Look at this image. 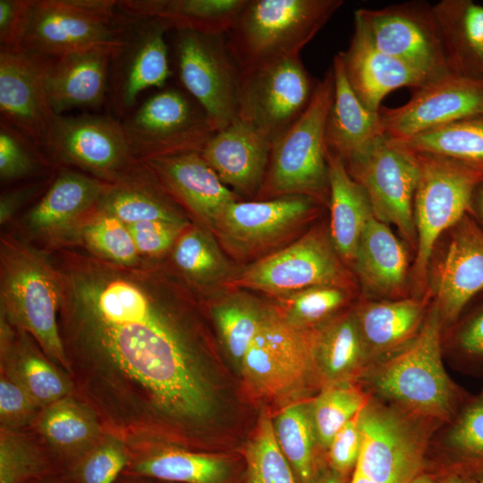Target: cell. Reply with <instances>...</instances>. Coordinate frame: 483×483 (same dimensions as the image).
Returning a JSON list of instances; mask_svg holds the SVG:
<instances>
[{
  "instance_id": "1",
  "label": "cell",
  "mask_w": 483,
  "mask_h": 483,
  "mask_svg": "<svg viewBox=\"0 0 483 483\" xmlns=\"http://www.w3.org/2000/svg\"><path fill=\"white\" fill-rule=\"evenodd\" d=\"M56 268L63 343L104 390L130 404L140 422L142 411L183 423L211 414L185 300L163 273L77 252H65Z\"/></svg>"
},
{
  "instance_id": "2",
  "label": "cell",
  "mask_w": 483,
  "mask_h": 483,
  "mask_svg": "<svg viewBox=\"0 0 483 483\" xmlns=\"http://www.w3.org/2000/svg\"><path fill=\"white\" fill-rule=\"evenodd\" d=\"M442 323L434 303L411 341L373 360L362 374L380 397L427 421L451 420L464 396L443 364Z\"/></svg>"
},
{
  "instance_id": "3",
  "label": "cell",
  "mask_w": 483,
  "mask_h": 483,
  "mask_svg": "<svg viewBox=\"0 0 483 483\" xmlns=\"http://www.w3.org/2000/svg\"><path fill=\"white\" fill-rule=\"evenodd\" d=\"M0 297L2 315L30 334L48 357L69 369L58 324V270L41 252L9 235L1 238Z\"/></svg>"
},
{
  "instance_id": "4",
  "label": "cell",
  "mask_w": 483,
  "mask_h": 483,
  "mask_svg": "<svg viewBox=\"0 0 483 483\" xmlns=\"http://www.w3.org/2000/svg\"><path fill=\"white\" fill-rule=\"evenodd\" d=\"M343 4V0H248L227 33L228 50L240 69L300 55Z\"/></svg>"
},
{
  "instance_id": "5",
  "label": "cell",
  "mask_w": 483,
  "mask_h": 483,
  "mask_svg": "<svg viewBox=\"0 0 483 483\" xmlns=\"http://www.w3.org/2000/svg\"><path fill=\"white\" fill-rule=\"evenodd\" d=\"M318 327H298L267 309L240 367L249 389L258 397L285 401L323 386L316 359Z\"/></svg>"
},
{
  "instance_id": "6",
  "label": "cell",
  "mask_w": 483,
  "mask_h": 483,
  "mask_svg": "<svg viewBox=\"0 0 483 483\" xmlns=\"http://www.w3.org/2000/svg\"><path fill=\"white\" fill-rule=\"evenodd\" d=\"M335 89L330 67L318 82L301 117L272 144L267 174L258 196L306 195L329 199L325 127Z\"/></svg>"
},
{
  "instance_id": "7",
  "label": "cell",
  "mask_w": 483,
  "mask_h": 483,
  "mask_svg": "<svg viewBox=\"0 0 483 483\" xmlns=\"http://www.w3.org/2000/svg\"><path fill=\"white\" fill-rule=\"evenodd\" d=\"M411 154L419 166L413 206L417 246L411 276L421 296L435 244L444 232L472 210L474 191L483 182V171L436 156Z\"/></svg>"
},
{
  "instance_id": "8",
  "label": "cell",
  "mask_w": 483,
  "mask_h": 483,
  "mask_svg": "<svg viewBox=\"0 0 483 483\" xmlns=\"http://www.w3.org/2000/svg\"><path fill=\"white\" fill-rule=\"evenodd\" d=\"M318 82L300 55L240 69L237 119L273 144L307 109Z\"/></svg>"
},
{
  "instance_id": "9",
  "label": "cell",
  "mask_w": 483,
  "mask_h": 483,
  "mask_svg": "<svg viewBox=\"0 0 483 483\" xmlns=\"http://www.w3.org/2000/svg\"><path fill=\"white\" fill-rule=\"evenodd\" d=\"M420 420L369 400L359 415L361 448L355 469L377 483H410L426 471L427 436Z\"/></svg>"
},
{
  "instance_id": "10",
  "label": "cell",
  "mask_w": 483,
  "mask_h": 483,
  "mask_svg": "<svg viewBox=\"0 0 483 483\" xmlns=\"http://www.w3.org/2000/svg\"><path fill=\"white\" fill-rule=\"evenodd\" d=\"M231 284L280 297L315 286H353L329 233L319 228L247 267Z\"/></svg>"
},
{
  "instance_id": "11",
  "label": "cell",
  "mask_w": 483,
  "mask_h": 483,
  "mask_svg": "<svg viewBox=\"0 0 483 483\" xmlns=\"http://www.w3.org/2000/svg\"><path fill=\"white\" fill-rule=\"evenodd\" d=\"M175 55L182 84L216 131L237 120L240 68L225 35L176 30Z\"/></svg>"
},
{
  "instance_id": "12",
  "label": "cell",
  "mask_w": 483,
  "mask_h": 483,
  "mask_svg": "<svg viewBox=\"0 0 483 483\" xmlns=\"http://www.w3.org/2000/svg\"><path fill=\"white\" fill-rule=\"evenodd\" d=\"M359 23L379 51L410 65L430 82L450 74L432 5L422 1L358 9Z\"/></svg>"
},
{
  "instance_id": "13",
  "label": "cell",
  "mask_w": 483,
  "mask_h": 483,
  "mask_svg": "<svg viewBox=\"0 0 483 483\" xmlns=\"http://www.w3.org/2000/svg\"><path fill=\"white\" fill-rule=\"evenodd\" d=\"M122 123L134 157L141 162L200 153L216 132L201 108L172 89L150 97Z\"/></svg>"
},
{
  "instance_id": "14",
  "label": "cell",
  "mask_w": 483,
  "mask_h": 483,
  "mask_svg": "<svg viewBox=\"0 0 483 483\" xmlns=\"http://www.w3.org/2000/svg\"><path fill=\"white\" fill-rule=\"evenodd\" d=\"M49 157L85 169L109 184L131 177L144 166L134 157L123 123L109 115H60Z\"/></svg>"
},
{
  "instance_id": "15",
  "label": "cell",
  "mask_w": 483,
  "mask_h": 483,
  "mask_svg": "<svg viewBox=\"0 0 483 483\" xmlns=\"http://www.w3.org/2000/svg\"><path fill=\"white\" fill-rule=\"evenodd\" d=\"M51 60L19 48H0L1 123L48 157L60 116L51 106L46 86Z\"/></svg>"
},
{
  "instance_id": "16",
  "label": "cell",
  "mask_w": 483,
  "mask_h": 483,
  "mask_svg": "<svg viewBox=\"0 0 483 483\" xmlns=\"http://www.w3.org/2000/svg\"><path fill=\"white\" fill-rule=\"evenodd\" d=\"M346 169L365 189L374 217L394 225L416 249L413 206L419 166L415 157L383 136L361 160Z\"/></svg>"
},
{
  "instance_id": "17",
  "label": "cell",
  "mask_w": 483,
  "mask_h": 483,
  "mask_svg": "<svg viewBox=\"0 0 483 483\" xmlns=\"http://www.w3.org/2000/svg\"><path fill=\"white\" fill-rule=\"evenodd\" d=\"M130 17L109 21L84 11L76 0H34L19 49L55 59L95 47H120Z\"/></svg>"
},
{
  "instance_id": "18",
  "label": "cell",
  "mask_w": 483,
  "mask_h": 483,
  "mask_svg": "<svg viewBox=\"0 0 483 483\" xmlns=\"http://www.w3.org/2000/svg\"><path fill=\"white\" fill-rule=\"evenodd\" d=\"M483 114V77L450 73L414 89L404 105L380 107L384 135L392 140Z\"/></svg>"
},
{
  "instance_id": "19",
  "label": "cell",
  "mask_w": 483,
  "mask_h": 483,
  "mask_svg": "<svg viewBox=\"0 0 483 483\" xmlns=\"http://www.w3.org/2000/svg\"><path fill=\"white\" fill-rule=\"evenodd\" d=\"M169 29L159 19L131 17L110 68L107 99L117 115L127 114L143 90L165 85L170 75L165 39Z\"/></svg>"
},
{
  "instance_id": "20",
  "label": "cell",
  "mask_w": 483,
  "mask_h": 483,
  "mask_svg": "<svg viewBox=\"0 0 483 483\" xmlns=\"http://www.w3.org/2000/svg\"><path fill=\"white\" fill-rule=\"evenodd\" d=\"M318 202L306 195L235 200L225 209L215 233L232 251L250 253L290 233L316 212Z\"/></svg>"
},
{
  "instance_id": "21",
  "label": "cell",
  "mask_w": 483,
  "mask_h": 483,
  "mask_svg": "<svg viewBox=\"0 0 483 483\" xmlns=\"http://www.w3.org/2000/svg\"><path fill=\"white\" fill-rule=\"evenodd\" d=\"M143 163L170 196L214 232L225 209L239 200L199 152L158 157Z\"/></svg>"
},
{
  "instance_id": "22",
  "label": "cell",
  "mask_w": 483,
  "mask_h": 483,
  "mask_svg": "<svg viewBox=\"0 0 483 483\" xmlns=\"http://www.w3.org/2000/svg\"><path fill=\"white\" fill-rule=\"evenodd\" d=\"M433 278L435 303L447 323L454 322L483 290V231L469 214L451 228L447 249Z\"/></svg>"
},
{
  "instance_id": "23",
  "label": "cell",
  "mask_w": 483,
  "mask_h": 483,
  "mask_svg": "<svg viewBox=\"0 0 483 483\" xmlns=\"http://www.w3.org/2000/svg\"><path fill=\"white\" fill-rule=\"evenodd\" d=\"M272 144L237 119L216 131L200 152L222 182L237 196H258L268 166Z\"/></svg>"
},
{
  "instance_id": "24",
  "label": "cell",
  "mask_w": 483,
  "mask_h": 483,
  "mask_svg": "<svg viewBox=\"0 0 483 483\" xmlns=\"http://www.w3.org/2000/svg\"><path fill=\"white\" fill-rule=\"evenodd\" d=\"M120 47L80 50L50 61L46 86L55 114L74 108L95 109L106 102L111 62Z\"/></svg>"
},
{
  "instance_id": "25",
  "label": "cell",
  "mask_w": 483,
  "mask_h": 483,
  "mask_svg": "<svg viewBox=\"0 0 483 483\" xmlns=\"http://www.w3.org/2000/svg\"><path fill=\"white\" fill-rule=\"evenodd\" d=\"M340 55L352 91L372 112H378L383 98L398 88L414 90L430 83L410 65L376 48L356 21L350 46Z\"/></svg>"
},
{
  "instance_id": "26",
  "label": "cell",
  "mask_w": 483,
  "mask_h": 483,
  "mask_svg": "<svg viewBox=\"0 0 483 483\" xmlns=\"http://www.w3.org/2000/svg\"><path fill=\"white\" fill-rule=\"evenodd\" d=\"M334 96L325 127L326 151L346 168L361 160L384 135L378 112L367 109L352 91L340 53L334 56Z\"/></svg>"
},
{
  "instance_id": "27",
  "label": "cell",
  "mask_w": 483,
  "mask_h": 483,
  "mask_svg": "<svg viewBox=\"0 0 483 483\" xmlns=\"http://www.w3.org/2000/svg\"><path fill=\"white\" fill-rule=\"evenodd\" d=\"M364 292L375 298H407L409 255L389 225L374 216L360 239L353 260Z\"/></svg>"
},
{
  "instance_id": "28",
  "label": "cell",
  "mask_w": 483,
  "mask_h": 483,
  "mask_svg": "<svg viewBox=\"0 0 483 483\" xmlns=\"http://www.w3.org/2000/svg\"><path fill=\"white\" fill-rule=\"evenodd\" d=\"M432 8L449 72L483 77V6L442 0Z\"/></svg>"
},
{
  "instance_id": "29",
  "label": "cell",
  "mask_w": 483,
  "mask_h": 483,
  "mask_svg": "<svg viewBox=\"0 0 483 483\" xmlns=\"http://www.w3.org/2000/svg\"><path fill=\"white\" fill-rule=\"evenodd\" d=\"M248 0H126L118 1L123 14L135 19H159L170 29L207 34H227Z\"/></svg>"
},
{
  "instance_id": "30",
  "label": "cell",
  "mask_w": 483,
  "mask_h": 483,
  "mask_svg": "<svg viewBox=\"0 0 483 483\" xmlns=\"http://www.w3.org/2000/svg\"><path fill=\"white\" fill-rule=\"evenodd\" d=\"M425 299L369 301L354 314L371 361L386 355L411 341L427 316Z\"/></svg>"
},
{
  "instance_id": "31",
  "label": "cell",
  "mask_w": 483,
  "mask_h": 483,
  "mask_svg": "<svg viewBox=\"0 0 483 483\" xmlns=\"http://www.w3.org/2000/svg\"><path fill=\"white\" fill-rule=\"evenodd\" d=\"M329 236L345 263H353L358 244L368 222L374 216L363 186L347 171L341 158L328 151Z\"/></svg>"
},
{
  "instance_id": "32",
  "label": "cell",
  "mask_w": 483,
  "mask_h": 483,
  "mask_svg": "<svg viewBox=\"0 0 483 483\" xmlns=\"http://www.w3.org/2000/svg\"><path fill=\"white\" fill-rule=\"evenodd\" d=\"M109 185L76 172L60 174L28 213V227L38 233L60 232L97 205Z\"/></svg>"
},
{
  "instance_id": "33",
  "label": "cell",
  "mask_w": 483,
  "mask_h": 483,
  "mask_svg": "<svg viewBox=\"0 0 483 483\" xmlns=\"http://www.w3.org/2000/svg\"><path fill=\"white\" fill-rule=\"evenodd\" d=\"M316 359L323 386L363 374L370 359L354 311L318 327Z\"/></svg>"
},
{
  "instance_id": "34",
  "label": "cell",
  "mask_w": 483,
  "mask_h": 483,
  "mask_svg": "<svg viewBox=\"0 0 483 483\" xmlns=\"http://www.w3.org/2000/svg\"><path fill=\"white\" fill-rule=\"evenodd\" d=\"M389 140L411 153L436 156L483 171V114Z\"/></svg>"
},
{
  "instance_id": "35",
  "label": "cell",
  "mask_w": 483,
  "mask_h": 483,
  "mask_svg": "<svg viewBox=\"0 0 483 483\" xmlns=\"http://www.w3.org/2000/svg\"><path fill=\"white\" fill-rule=\"evenodd\" d=\"M140 476L178 483H233L236 467L228 458L181 450H165L138 462Z\"/></svg>"
},
{
  "instance_id": "36",
  "label": "cell",
  "mask_w": 483,
  "mask_h": 483,
  "mask_svg": "<svg viewBox=\"0 0 483 483\" xmlns=\"http://www.w3.org/2000/svg\"><path fill=\"white\" fill-rule=\"evenodd\" d=\"M275 436L298 483H310L327 465L318 454V441L310 403L288 405L273 421Z\"/></svg>"
},
{
  "instance_id": "37",
  "label": "cell",
  "mask_w": 483,
  "mask_h": 483,
  "mask_svg": "<svg viewBox=\"0 0 483 483\" xmlns=\"http://www.w3.org/2000/svg\"><path fill=\"white\" fill-rule=\"evenodd\" d=\"M2 324V352L8 359L10 375L36 404H52L68 392V385L47 360L25 344L24 339L13 346L5 320Z\"/></svg>"
},
{
  "instance_id": "38",
  "label": "cell",
  "mask_w": 483,
  "mask_h": 483,
  "mask_svg": "<svg viewBox=\"0 0 483 483\" xmlns=\"http://www.w3.org/2000/svg\"><path fill=\"white\" fill-rule=\"evenodd\" d=\"M451 464L444 473L465 479H483V389L466 401L445 437Z\"/></svg>"
},
{
  "instance_id": "39",
  "label": "cell",
  "mask_w": 483,
  "mask_h": 483,
  "mask_svg": "<svg viewBox=\"0 0 483 483\" xmlns=\"http://www.w3.org/2000/svg\"><path fill=\"white\" fill-rule=\"evenodd\" d=\"M267 309L254 297L242 292L226 295L211 309L222 345L239 367L258 330Z\"/></svg>"
},
{
  "instance_id": "40",
  "label": "cell",
  "mask_w": 483,
  "mask_h": 483,
  "mask_svg": "<svg viewBox=\"0 0 483 483\" xmlns=\"http://www.w3.org/2000/svg\"><path fill=\"white\" fill-rule=\"evenodd\" d=\"M174 246V264L190 283L207 286L229 276L231 266L211 230L206 226L190 228Z\"/></svg>"
},
{
  "instance_id": "41",
  "label": "cell",
  "mask_w": 483,
  "mask_h": 483,
  "mask_svg": "<svg viewBox=\"0 0 483 483\" xmlns=\"http://www.w3.org/2000/svg\"><path fill=\"white\" fill-rule=\"evenodd\" d=\"M369 401L368 396L352 381L322 386L310 402L319 446L327 451L336 433L358 415Z\"/></svg>"
},
{
  "instance_id": "42",
  "label": "cell",
  "mask_w": 483,
  "mask_h": 483,
  "mask_svg": "<svg viewBox=\"0 0 483 483\" xmlns=\"http://www.w3.org/2000/svg\"><path fill=\"white\" fill-rule=\"evenodd\" d=\"M247 483H298L276 441L273 421L262 411L245 451Z\"/></svg>"
},
{
  "instance_id": "43",
  "label": "cell",
  "mask_w": 483,
  "mask_h": 483,
  "mask_svg": "<svg viewBox=\"0 0 483 483\" xmlns=\"http://www.w3.org/2000/svg\"><path fill=\"white\" fill-rule=\"evenodd\" d=\"M80 232L81 239L95 256L122 266L140 263L127 225L115 216L101 211Z\"/></svg>"
},
{
  "instance_id": "44",
  "label": "cell",
  "mask_w": 483,
  "mask_h": 483,
  "mask_svg": "<svg viewBox=\"0 0 483 483\" xmlns=\"http://www.w3.org/2000/svg\"><path fill=\"white\" fill-rule=\"evenodd\" d=\"M350 291L338 286L309 287L284 297L285 306L281 313L295 326L316 327L349 301Z\"/></svg>"
},
{
  "instance_id": "45",
  "label": "cell",
  "mask_w": 483,
  "mask_h": 483,
  "mask_svg": "<svg viewBox=\"0 0 483 483\" xmlns=\"http://www.w3.org/2000/svg\"><path fill=\"white\" fill-rule=\"evenodd\" d=\"M45 436L54 445L71 447L89 440L97 423L89 412L69 399H61L46 411L40 423Z\"/></svg>"
},
{
  "instance_id": "46",
  "label": "cell",
  "mask_w": 483,
  "mask_h": 483,
  "mask_svg": "<svg viewBox=\"0 0 483 483\" xmlns=\"http://www.w3.org/2000/svg\"><path fill=\"white\" fill-rule=\"evenodd\" d=\"M44 154L21 133L0 123V177L15 181L33 174L44 161Z\"/></svg>"
},
{
  "instance_id": "47",
  "label": "cell",
  "mask_w": 483,
  "mask_h": 483,
  "mask_svg": "<svg viewBox=\"0 0 483 483\" xmlns=\"http://www.w3.org/2000/svg\"><path fill=\"white\" fill-rule=\"evenodd\" d=\"M39 469L38 459L28 446L4 428L0 444V483H21Z\"/></svg>"
},
{
  "instance_id": "48",
  "label": "cell",
  "mask_w": 483,
  "mask_h": 483,
  "mask_svg": "<svg viewBox=\"0 0 483 483\" xmlns=\"http://www.w3.org/2000/svg\"><path fill=\"white\" fill-rule=\"evenodd\" d=\"M188 224L163 220L127 225L140 255L159 256L172 248Z\"/></svg>"
},
{
  "instance_id": "49",
  "label": "cell",
  "mask_w": 483,
  "mask_h": 483,
  "mask_svg": "<svg viewBox=\"0 0 483 483\" xmlns=\"http://www.w3.org/2000/svg\"><path fill=\"white\" fill-rule=\"evenodd\" d=\"M359 415L360 413L336 433L327 449L328 466L348 478L355 470L361 448Z\"/></svg>"
},
{
  "instance_id": "50",
  "label": "cell",
  "mask_w": 483,
  "mask_h": 483,
  "mask_svg": "<svg viewBox=\"0 0 483 483\" xmlns=\"http://www.w3.org/2000/svg\"><path fill=\"white\" fill-rule=\"evenodd\" d=\"M127 462L123 448L106 444L86 459L80 470V479L82 483H114Z\"/></svg>"
},
{
  "instance_id": "51",
  "label": "cell",
  "mask_w": 483,
  "mask_h": 483,
  "mask_svg": "<svg viewBox=\"0 0 483 483\" xmlns=\"http://www.w3.org/2000/svg\"><path fill=\"white\" fill-rule=\"evenodd\" d=\"M33 1L0 0L1 48H20L29 22Z\"/></svg>"
},
{
  "instance_id": "52",
  "label": "cell",
  "mask_w": 483,
  "mask_h": 483,
  "mask_svg": "<svg viewBox=\"0 0 483 483\" xmlns=\"http://www.w3.org/2000/svg\"><path fill=\"white\" fill-rule=\"evenodd\" d=\"M36 404L22 386L11 377H1L0 414L2 422L17 425L23 422Z\"/></svg>"
},
{
  "instance_id": "53",
  "label": "cell",
  "mask_w": 483,
  "mask_h": 483,
  "mask_svg": "<svg viewBox=\"0 0 483 483\" xmlns=\"http://www.w3.org/2000/svg\"><path fill=\"white\" fill-rule=\"evenodd\" d=\"M455 343L465 357L483 359V306L460 326Z\"/></svg>"
},
{
  "instance_id": "54",
  "label": "cell",
  "mask_w": 483,
  "mask_h": 483,
  "mask_svg": "<svg viewBox=\"0 0 483 483\" xmlns=\"http://www.w3.org/2000/svg\"><path fill=\"white\" fill-rule=\"evenodd\" d=\"M350 481L351 478L339 474L327 464L310 483H350Z\"/></svg>"
},
{
  "instance_id": "55",
  "label": "cell",
  "mask_w": 483,
  "mask_h": 483,
  "mask_svg": "<svg viewBox=\"0 0 483 483\" xmlns=\"http://www.w3.org/2000/svg\"><path fill=\"white\" fill-rule=\"evenodd\" d=\"M476 205L477 208L483 218V182L476 188L473 195L472 206Z\"/></svg>"
},
{
  "instance_id": "56",
  "label": "cell",
  "mask_w": 483,
  "mask_h": 483,
  "mask_svg": "<svg viewBox=\"0 0 483 483\" xmlns=\"http://www.w3.org/2000/svg\"><path fill=\"white\" fill-rule=\"evenodd\" d=\"M410 483H438V479L436 475L428 471H423L414 478Z\"/></svg>"
},
{
  "instance_id": "57",
  "label": "cell",
  "mask_w": 483,
  "mask_h": 483,
  "mask_svg": "<svg viewBox=\"0 0 483 483\" xmlns=\"http://www.w3.org/2000/svg\"><path fill=\"white\" fill-rule=\"evenodd\" d=\"M438 483H468V480L453 473H444L437 477Z\"/></svg>"
},
{
  "instance_id": "58",
  "label": "cell",
  "mask_w": 483,
  "mask_h": 483,
  "mask_svg": "<svg viewBox=\"0 0 483 483\" xmlns=\"http://www.w3.org/2000/svg\"><path fill=\"white\" fill-rule=\"evenodd\" d=\"M350 483H377V482L369 479V478H367L366 476H364L362 473H360L359 470L355 469L351 477Z\"/></svg>"
},
{
  "instance_id": "59",
  "label": "cell",
  "mask_w": 483,
  "mask_h": 483,
  "mask_svg": "<svg viewBox=\"0 0 483 483\" xmlns=\"http://www.w3.org/2000/svg\"><path fill=\"white\" fill-rule=\"evenodd\" d=\"M467 480H468V483H478V481L474 479H467Z\"/></svg>"
},
{
  "instance_id": "60",
  "label": "cell",
  "mask_w": 483,
  "mask_h": 483,
  "mask_svg": "<svg viewBox=\"0 0 483 483\" xmlns=\"http://www.w3.org/2000/svg\"><path fill=\"white\" fill-rule=\"evenodd\" d=\"M478 483H483V479L478 480Z\"/></svg>"
}]
</instances>
